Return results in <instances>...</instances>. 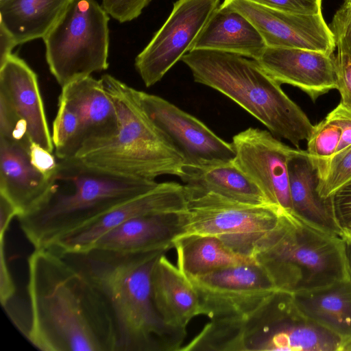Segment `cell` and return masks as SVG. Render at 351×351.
Here are the masks:
<instances>
[{
    "instance_id": "9c48e42d",
    "label": "cell",
    "mask_w": 351,
    "mask_h": 351,
    "mask_svg": "<svg viewBox=\"0 0 351 351\" xmlns=\"http://www.w3.org/2000/svg\"><path fill=\"white\" fill-rule=\"evenodd\" d=\"M185 191L182 235L215 237L234 253L253 259L286 212L273 205L241 203L213 193Z\"/></svg>"
},
{
    "instance_id": "4316f807",
    "label": "cell",
    "mask_w": 351,
    "mask_h": 351,
    "mask_svg": "<svg viewBox=\"0 0 351 351\" xmlns=\"http://www.w3.org/2000/svg\"><path fill=\"white\" fill-rule=\"evenodd\" d=\"M177 266L187 277H196L256 259L238 255L219 239L209 235H182L174 243Z\"/></svg>"
},
{
    "instance_id": "83f0119b",
    "label": "cell",
    "mask_w": 351,
    "mask_h": 351,
    "mask_svg": "<svg viewBox=\"0 0 351 351\" xmlns=\"http://www.w3.org/2000/svg\"><path fill=\"white\" fill-rule=\"evenodd\" d=\"M313 162L319 173L317 190L322 197L329 198L351 183V145L326 161Z\"/></svg>"
},
{
    "instance_id": "60d3db41",
    "label": "cell",
    "mask_w": 351,
    "mask_h": 351,
    "mask_svg": "<svg viewBox=\"0 0 351 351\" xmlns=\"http://www.w3.org/2000/svg\"><path fill=\"white\" fill-rule=\"evenodd\" d=\"M346 252H347L348 266H349V269H350V271L351 274V241H346Z\"/></svg>"
},
{
    "instance_id": "d6a6232c",
    "label": "cell",
    "mask_w": 351,
    "mask_h": 351,
    "mask_svg": "<svg viewBox=\"0 0 351 351\" xmlns=\"http://www.w3.org/2000/svg\"><path fill=\"white\" fill-rule=\"evenodd\" d=\"M331 199L335 219L343 232L351 225V183L338 190Z\"/></svg>"
},
{
    "instance_id": "ba28073f",
    "label": "cell",
    "mask_w": 351,
    "mask_h": 351,
    "mask_svg": "<svg viewBox=\"0 0 351 351\" xmlns=\"http://www.w3.org/2000/svg\"><path fill=\"white\" fill-rule=\"evenodd\" d=\"M109 19L95 0H70L43 38L49 70L61 87L108 68Z\"/></svg>"
},
{
    "instance_id": "d4e9b609",
    "label": "cell",
    "mask_w": 351,
    "mask_h": 351,
    "mask_svg": "<svg viewBox=\"0 0 351 351\" xmlns=\"http://www.w3.org/2000/svg\"><path fill=\"white\" fill-rule=\"evenodd\" d=\"M179 178L188 192L213 193L248 204H270L233 161L206 167L184 165Z\"/></svg>"
},
{
    "instance_id": "4fadbf2b",
    "label": "cell",
    "mask_w": 351,
    "mask_h": 351,
    "mask_svg": "<svg viewBox=\"0 0 351 351\" xmlns=\"http://www.w3.org/2000/svg\"><path fill=\"white\" fill-rule=\"evenodd\" d=\"M220 0H178L168 19L135 59V67L146 87L159 82L188 52Z\"/></svg>"
},
{
    "instance_id": "30bf717a",
    "label": "cell",
    "mask_w": 351,
    "mask_h": 351,
    "mask_svg": "<svg viewBox=\"0 0 351 351\" xmlns=\"http://www.w3.org/2000/svg\"><path fill=\"white\" fill-rule=\"evenodd\" d=\"M0 138L54 151L37 75L12 53L0 63Z\"/></svg>"
},
{
    "instance_id": "7402d4cb",
    "label": "cell",
    "mask_w": 351,
    "mask_h": 351,
    "mask_svg": "<svg viewBox=\"0 0 351 351\" xmlns=\"http://www.w3.org/2000/svg\"><path fill=\"white\" fill-rule=\"evenodd\" d=\"M60 95L73 104L78 113L81 147L88 141L116 134L117 109L101 78L90 75L76 80L62 87Z\"/></svg>"
},
{
    "instance_id": "ab89813d",
    "label": "cell",
    "mask_w": 351,
    "mask_h": 351,
    "mask_svg": "<svg viewBox=\"0 0 351 351\" xmlns=\"http://www.w3.org/2000/svg\"><path fill=\"white\" fill-rule=\"evenodd\" d=\"M342 238L346 241H351V225L348 226L343 230Z\"/></svg>"
},
{
    "instance_id": "4dcf8cb0",
    "label": "cell",
    "mask_w": 351,
    "mask_h": 351,
    "mask_svg": "<svg viewBox=\"0 0 351 351\" xmlns=\"http://www.w3.org/2000/svg\"><path fill=\"white\" fill-rule=\"evenodd\" d=\"M152 0H102V7L120 23L137 18Z\"/></svg>"
},
{
    "instance_id": "44dd1931",
    "label": "cell",
    "mask_w": 351,
    "mask_h": 351,
    "mask_svg": "<svg viewBox=\"0 0 351 351\" xmlns=\"http://www.w3.org/2000/svg\"><path fill=\"white\" fill-rule=\"evenodd\" d=\"M292 212L320 228L342 237L335 219L331 197H322L317 190L319 173L306 150L293 148L287 162Z\"/></svg>"
},
{
    "instance_id": "5bb4252c",
    "label": "cell",
    "mask_w": 351,
    "mask_h": 351,
    "mask_svg": "<svg viewBox=\"0 0 351 351\" xmlns=\"http://www.w3.org/2000/svg\"><path fill=\"white\" fill-rule=\"evenodd\" d=\"M233 163L260 189L268 202L293 213L287 162L293 147L269 131L254 128L237 134Z\"/></svg>"
},
{
    "instance_id": "b9f144b4",
    "label": "cell",
    "mask_w": 351,
    "mask_h": 351,
    "mask_svg": "<svg viewBox=\"0 0 351 351\" xmlns=\"http://www.w3.org/2000/svg\"><path fill=\"white\" fill-rule=\"evenodd\" d=\"M342 5L351 8V0H344Z\"/></svg>"
},
{
    "instance_id": "9a60e30c",
    "label": "cell",
    "mask_w": 351,
    "mask_h": 351,
    "mask_svg": "<svg viewBox=\"0 0 351 351\" xmlns=\"http://www.w3.org/2000/svg\"><path fill=\"white\" fill-rule=\"evenodd\" d=\"M222 5L249 19L267 47L300 48L333 54L335 37L322 14H291L250 0H224Z\"/></svg>"
},
{
    "instance_id": "e0dca14e",
    "label": "cell",
    "mask_w": 351,
    "mask_h": 351,
    "mask_svg": "<svg viewBox=\"0 0 351 351\" xmlns=\"http://www.w3.org/2000/svg\"><path fill=\"white\" fill-rule=\"evenodd\" d=\"M278 84L297 87L313 101L337 88L336 58L321 51L267 47L256 60Z\"/></svg>"
},
{
    "instance_id": "484cf974",
    "label": "cell",
    "mask_w": 351,
    "mask_h": 351,
    "mask_svg": "<svg viewBox=\"0 0 351 351\" xmlns=\"http://www.w3.org/2000/svg\"><path fill=\"white\" fill-rule=\"evenodd\" d=\"M70 0H0V25L18 45L43 38Z\"/></svg>"
},
{
    "instance_id": "7a4b0ae2",
    "label": "cell",
    "mask_w": 351,
    "mask_h": 351,
    "mask_svg": "<svg viewBox=\"0 0 351 351\" xmlns=\"http://www.w3.org/2000/svg\"><path fill=\"white\" fill-rule=\"evenodd\" d=\"M164 253H123L93 248L59 253L106 302L116 331L117 351H180L183 346L186 330L167 326L152 299V274Z\"/></svg>"
},
{
    "instance_id": "836d02e7",
    "label": "cell",
    "mask_w": 351,
    "mask_h": 351,
    "mask_svg": "<svg viewBox=\"0 0 351 351\" xmlns=\"http://www.w3.org/2000/svg\"><path fill=\"white\" fill-rule=\"evenodd\" d=\"M335 42L343 43L351 52V8L341 5L329 25Z\"/></svg>"
},
{
    "instance_id": "277c9868",
    "label": "cell",
    "mask_w": 351,
    "mask_h": 351,
    "mask_svg": "<svg viewBox=\"0 0 351 351\" xmlns=\"http://www.w3.org/2000/svg\"><path fill=\"white\" fill-rule=\"evenodd\" d=\"M194 81L226 95L296 148L314 125L255 60L225 51L193 49L181 59Z\"/></svg>"
},
{
    "instance_id": "f546056e",
    "label": "cell",
    "mask_w": 351,
    "mask_h": 351,
    "mask_svg": "<svg viewBox=\"0 0 351 351\" xmlns=\"http://www.w3.org/2000/svg\"><path fill=\"white\" fill-rule=\"evenodd\" d=\"M337 53L335 56L337 70V90L340 102L351 110V52L341 42L336 41Z\"/></svg>"
},
{
    "instance_id": "f35d334b",
    "label": "cell",
    "mask_w": 351,
    "mask_h": 351,
    "mask_svg": "<svg viewBox=\"0 0 351 351\" xmlns=\"http://www.w3.org/2000/svg\"><path fill=\"white\" fill-rule=\"evenodd\" d=\"M18 45L10 33L0 25V63L12 54L13 48Z\"/></svg>"
},
{
    "instance_id": "f1b7e54d",
    "label": "cell",
    "mask_w": 351,
    "mask_h": 351,
    "mask_svg": "<svg viewBox=\"0 0 351 351\" xmlns=\"http://www.w3.org/2000/svg\"><path fill=\"white\" fill-rule=\"evenodd\" d=\"M341 136L340 127L326 116L314 125L307 140L306 152L313 160L326 161L335 154Z\"/></svg>"
},
{
    "instance_id": "ffe728a7",
    "label": "cell",
    "mask_w": 351,
    "mask_h": 351,
    "mask_svg": "<svg viewBox=\"0 0 351 351\" xmlns=\"http://www.w3.org/2000/svg\"><path fill=\"white\" fill-rule=\"evenodd\" d=\"M29 148L0 138V195L14 205L18 217L38 205L49 183L32 165Z\"/></svg>"
},
{
    "instance_id": "1f68e13d",
    "label": "cell",
    "mask_w": 351,
    "mask_h": 351,
    "mask_svg": "<svg viewBox=\"0 0 351 351\" xmlns=\"http://www.w3.org/2000/svg\"><path fill=\"white\" fill-rule=\"evenodd\" d=\"M279 11L302 15L322 14V0H250Z\"/></svg>"
},
{
    "instance_id": "3957f363",
    "label": "cell",
    "mask_w": 351,
    "mask_h": 351,
    "mask_svg": "<svg viewBox=\"0 0 351 351\" xmlns=\"http://www.w3.org/2000/svg\"><path fill=\"white\" fill-rule=\"evenodd\" d=\"M154 180L126 177L75 157L59 159L47 192L32 211L19 216L34 249L49 247L117 205L154 188Z\"/></svg>"
},
{
    "instance_id": "d6986e66",
    "label": "cell",
    "mask_w": 351,
    "mask_h": 351,
    "mask_svg": "<svg viewBox=\"0 0 351 351\" xmlns=\"http://www.w3.org/2000/svg\"><path fill=\"white\" fill-rule=\"evenodd\" d=\"M151 282L154 304L167 326L186 330L193 317L202 315L201 302L193 285L165 253L154 265Z\"/></svg>"
},
{
    "instance_id": "2e32d148",
    "label": "cell",
    "mask_w": 351,
    "mask_h": 351,
    "mask_svg": "<svg viewBox=\"0 0 351 351\" xmlns=\"http://www.w3.org/2000/svg\"><path fill=\"white\" fill-rule=\"evenodd\" d=\"M186 208V195L183 184L176 182L158 183L152 189L117 205L47 248L61 254L86 251L101 235L131 218L182 212Z\"/></svg>"
},
{
    "instance_id": "6da1fadb",
    "label": "cell",
    "mask_w": 351,
    "mask_h": 351,
    "mask_svg": "<svg viewBox=\"0 0 351 351\" xmlns=\"http://www.w3.org/2000/svg\"><path fill=\"white\" fill-rule=\"evenodd\" d=\"M30 321L27 338L43 351H117L108 306L62 255L36 248L27 259Z\"/></svg>"
},
{
    "instance_id": "d590c367",
    "label": "cell",
    "mask_w": 351,
    "mask_h": 351,
    "mask_svg": "<svg viewBox=\"0 0 351 351\" xmlns=\"http://www.w3.org/2000/svg\"><path fill=\"white\" fill-rule=\"evenodd\" d=\"M4 238H0V300L6 306L15 294L16 287L6 262Z\"/></svg>"
},
{
    "instance_id": "e575fe53",
    "label": "cell",
    "mask_w": 351,
    "mask_h": 351,
    "mask_svg": "<svg viewBox=\"0 0 351 351\" xmlns=\"http://www.w3.org/2000/svg\"><path fill=\"white\" fill-rule=\"evenodd\" d=\"M29 158L32 165L44 176L50 178L57 169L58 158L53 152L32 143L29 148Z\"/></svg>"
},
{
    "instance_id": "52a82bcc",
    "label": "cell",
    "mask_w": 351,
    "mask_h": 351,
    "mask_svg": "<svg viewBox=\"0 0 351 351\" xmlns=\"http://www.w3.org/2000/svg\"><path fill=\"white\" fill-rule=\"evenodd\" d=\"M270 268L280 290L293 294L329 287L351 276L346 242L285 212L254 257Z\"/></svg>"
},
{
    "instance_id": "ac0fdd59",
    "label": "cell",
    "mask_w": 351,
    "mask_h": 351,
    "mask_svg": "<svg viewBox=\"0 0 351 351\" xmlns=\"http://www.w3.org/2000/svg\"><path fill=\"white\" fill-rule=\"evenodd\" d=\"M184 211L131 218L101 235L90 249L123 253L166 252L174 247L176 240L184 234Z\"/></svg>"
},
{
    "instance_id": "5b68a950",
    "label": "cell",
    "mask_w": 351,
    "mask_h": 351,
    "mask_svg": "<svg viewBox=\"0 0 351 351\" xmlns=\"http://www.w3.org/2000/svg\"><path fill=\"white\" fill-rule=\"evenodd\" d=\"M346 351L341 340L306 317L279 290L245 315L210 320L180 351Z\"/></svg>"
},
{
    "instance_id": "8992f818",
    "label": "cell",
    "mask_w": 351,
    "mask_h": 351,
    "mask_svg": "<svg viewBox=\"0 0 351 351\" xmlns=\"http://www.w3.org/2000/svg\"><path fill=\"white\" fill-rule=\"evenodd\" d=\"M101 79L118 116L114 136L88 141L76 158L95 168L126 177L154 180L180 175L184 160L134 101L130 86L109 74Z\"/></svg>"
},
{
    "instance_id": "603a6c76",
    "label": "cell",
    "mask_w": 351,
    "mask_h": 351,
    "mask_svg": "<svg viewBox=\"0 0 351 351\" xmlns=\"http://www.w3.org/2000/svg\"><path fill=\"white\" fill-rule=\"evenodd\" d=\"M266 47L261 33L249 19L221 4L211 16L192 50H217L257 60Z\"/></svg>"
},
{
    "instance_id": "7c38bea8",
    "label": "cell",
    "mask_w": 351,
    "mask_h": 351,
    "mask_svg": "<svg viewBox=\"0 0 351 351\" xmlns=\"http://www.w3.org/2000/svg\"><path fill=\"white\" fill-rule=\"evenodd\" d=\"M130 90L141 111L182 156L184 165L206 167L233 161L232 143L200 120L159 96L131 86Z\"/></svg>"
},
{
    "instance_id": "cb8c5ba5",
    "label": "cell",
    "mask_w": 351,
    "mask_h": 351,
    "mask_svg": "<svg viewBox=\"0 0 351 351\" xmlns=\"http://www.w3.org/2000/svg\"><path fill=\"white\" fill-rule=\"evenodd\" d=\"M293 295L306 317L339 337L346 350H351V276L323 289Z\"/></svg>"
},
{
    "instance_id": "74e56055",
    "label": "cell",
    "mask_w": 351,
    "mask_h": 351,
    "mask_svg": "<svg viewBox=\"0 0 351 351\" xmlns=\"http://www.w3.org/2000/svg\"><path fill=\"white\" fill-rule=\"evenodd\" d=\"M19 212L5 197L0 195V237H5L11 221Z\"/></svg>"
},
{
    "instance_id": "8d00e7d4",
    "label": "cell",
    "mask_w": 351,
    "mask_h": 351,
    "mask_svg": "<svg viewBox=\"0 0 351 351\" xmlns=\"http://www.w3.org/2000/svg\"><path fill=\"white\" fill-rule=\"evenodd\" d=\"M327 117L334 120L341 130V136L336 154L351 145V110L340 102Z\"/></svg>"
},
{
    "instance_id": "8fae6325",
    "label": "cell",
    "mask_w": 351,
    "mask_h": 351,
    "mask_svg": "<svg viewBox=\"0 0 351 351\" xmlns=\"http://www.w3.org/2000/svg\"><path fill=\"white\" fill-rule=\"evenodd\" d=\"M188 278L199 295L202 315L210 320L245 315L280 290L269 266L256 260Z\"/></svg>"
}]
</instances>
